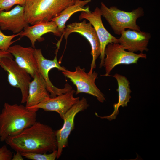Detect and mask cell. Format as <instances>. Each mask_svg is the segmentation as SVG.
<instances>
[{"mask_svg":"<svg viewBox=\"0 0 160 160\" xmlns=\"http://www.w3.org/2000/svg\"><path fill=\"white\" fill-rule=\"evenodd\" d=\"M89 106L87 100L83 97L73 105L65 114L64 123L59 129L55 131L57 143V159L62 154L63 149L68 145V138L74 127V119L79 112L83 111Z\"/></svg>","mask_w":160,"mask_h":160,"instance_id":"obj_10","label":"cell"},{"mask_svg":"<svg viewBox=\"0 0 160 160\" xmlns=\"http://www.w3.org/2000/svg\"><path fill=\"white\" fill-rule=\"evenodd\" d=\"M34 54L37 63L38 72L41 75L45 81L47 90L50 93V97H55L72 89V87L67 83L65 85L64 88H58L52 84L49 79V73L52 69L56 68L62 71L66 70L64 67L61 66L58 61L57 53L53 60H49L44 57L41 49L35 48Z\"/></svg>","mask_w":160,"mask_h":160,"instance_id":"obj_9","label":"cell"},{"mask_svg":"<svg viewBox=\"0 0 160 160\" xmlns=\"http://www.w3.org/2000/svg\"><path fill=\"white\" fill-rule=\"evenodd\" d=\"M91 1V0H78L74 4L66 7L58 16L51 20L55 23L58 30L62 34L66 28V22L73 14L79 12L90 11L89 7L85 6Z\"/></svg>","mask_w":160,"mask_h":160,"instance_id":"obj_19","label":"cell"},{"mask_svg":"<svg viewBox=\"0 0 160 160\" xmlns=\"http://www.w3.org/2000/svg\"><path fill=\"white\" fill-rule=\"evenodd\" d=\"M5 141L21 153H47L57 149L55 131L48 125L37 121L18 135L8 137Z\"/></svg>","mask_w":160,"mask_h":160,"instance_id":"obj_1","label":"cell"},{"mask_svg":"<svg viewBox=\"0 0 160 160\" xmlns=\"http://www.w3.org/2000/svg\"><path fill=\"white\" fill-rule=\"evenodd\" d=\"M28 87L25 107L30 108L38 104L45 99L50 97L45 81L39 72L35 75Z\"/></svg>","mask_w":160,"mask_h":160,"instance_id":"obj_17","label":"cell"},{"mask_svg":"<svg viewBox=\"0 0 160 160\" xmlns=\"http://www.w3.org/2000/svg\"><path fill=\"white\" fill-rule=\"evenodd\" d=\"M111 76L115 78L117 82L118 88L116 91L118 93V102L113 105L114 111L109 116H100L95 113L97 116L102 119H107L110 121L116 118L119 113V109L120 106L123 107L127 106V103L130 101L129 100L131 98L130 94L131 92L130 83L126 77L117 73Z\"/></svg>","mask_w":160,"mask_h":160,"instance_id":"obj_18","label":"cell"},{"mask_svg":"<svg viewBox=\"0 0 160 160\" xmlns=\"http://www.w3.org/2000/svg\"><path fill=\"white\" fill-rule=\"evenodd\" d=\"M21 153L23 156L33 160H55L57 159V150H56L49 154L36 153Z\"/></svg>","mask_w":160,"mask_h":160,"instance_id":"obj_20","label":"cell"},{"mask_svg":"<svg viewBox=\"0 0 160 160\" xmlns=\"http://www.w3.org/2000/svg\"><path fill=\"white\" fill-rule=\"evenodd\" d=\"M0 28V50L7 51L11 45L17 40L12 41L15 37L19 36V33L16 34L7 36L4 34L1 31Z\"/></svg>","mask_w":160,"mask_h":160,"instance_id":"obj_21","label":"cell"},{"mask_svg":"<svg viewBox=\"0 0 160 160\" xmlns=\"http://www.w3.org/2000/svg\"><path fill=\"white\" fill-rule=\"evenodd\" d=\"M79 0H25L24 16L33 25L51 21L65 8Z\"/></svg>","mask_w":160,"mask_h":160,"instance_id":"obj_3","label":"cell"},{"mask_svg":"<svg viewBox=\"0 0 160 160\" xmlns=\"http://www.w3.org/2000/svg\"><path fill=\"white\" fill-rule=\"evenodd\" d=\"M85 71L84 68H82L80 66H77L75 68V71L66 69L62 73L76 86V95L81 93H87L96 97L99 102L103 103L105 100L104 95L95 84L97 73L95 71L87 73Z\"/></svg>","mask_w":160,"mask_h":160,"instance_id":"obj_5","label":"cell"},{"mask_svg":"<svg viewBox=\"0 0 160 160\" xmlns=\"http://www.w3.org/2000/svg\"><path fill=\"white\" fill-rule=\"evenodd\" d=\"M25 18L24 6L17 5L8 11L0 12V28L18 33L29 25Z\"/></svg>","mask_w":160,"mask_h":160,"instance_id":"obj_13","label":"cell"},{"mask_svg":"<svg viewBox=\"0 0 160 160\" xmlns=\"http://www.w3.org/2000/svg\"><path fill=\"white\" fill-rule=\"evenodd\" d=\"M101 16L100 8L96 7L92 12H81L79 16L80 20L84 19L88 20L94 28L97 34L100 44V68L103 66L105 51L107 45L109 43H118V39L112 35L105 28Z\"/></svg>","mask_w":160,"mask_h":160,"instance_id":"obj_11","label":"cell"},{"mask_svg":"<svg viewBox=\"0 0 160 160\" xmlns=\"http://www.w3.org/2000/svg\"><path fill=\"white\" fill-rule=\"evenodd\" d=\"M118 39V43L126 50L135 52L148 51V44L151 37L147 32L138 31L129 29L123 31Z\"/></svg>","mask_w":160,"mask_h":160,"instance_id":"obj_14","label":"cell"},{"mask_svg":"<svg viewBox=\"0 0 160 160\" xmlns=\"http://www.w3.org/2000/svg\"><path fill=\"white\" fill-rule=\"evenodd\" d=\"M38 111L28 109L22 105L5 103L0 113V141L18 135L35 123Z\"/></svg>","mask_w":160,"mask_h":160,"instance_id":"obj_2","label":"cell"},{"mask_svg":"<svg viewBox=\"0 0 160 160\" xmlns=\"http://www.w3.org/2000/svg\"><path fill=\"white\" fill-rule=\"evenodd\" d=\"M3 57H8L13 58L12 55L8 51H4L0 50V58Z\"/></svg>","mask_w":160,"mask_h":160,"instance_id":"obj_24","label":"cell"},{"mask_svg":"<svg viewBox=\"0 0 160 160\" xmlns=\"http://www.w3.org/2000/svg\"><path fill=\"white\" fill-rule=\"evenodd\" d=\"M105 54L103 66L105 73L103 76H109L113 69L118 65L137 64L140 58H147L145 54L126 51L119 43L108 44L105 48Z\"/></svg>","mask_w":160,"mask_h":160,"instance_id":"obj_6","label":"cell"},{"mask_svg":"<svg viewBox=\"0 0 160 160\" xmlns=\"http://www.w3.org/2000/svg\"><path fill=\"white\" fill-rule=\"evenodd\" d=\"M100 9L102 16L105 19L115 34L120 35L127 28L141 31L136 21L144 15L143 9L142 7H139L131 12H127L120 10L115 6L108 7L101 2Z\"/></svg>","mask_w":160,"mask_h":160,"instance_id":"obj_4","label":"cell"},{"mask_svg":"<svg viewBox=\"0 0 160 160\" xmlns=\"http://www.w3.org/2000/svg\"><path fill=\"white\" fill-rule=\"evenodd\" d=\"M35 48L24 47L19 44L11 46L7 51L15 58V61L20 67L26 70L33 78L38 72L37 62L34 52Z\"/></svg>","mask_w":160,"mask_h":160,"instance_id":"obj_15","label":"cell"},{"mask_svg":"<svg viewBox=\"0 0 160 160\" xmlns=\"http://www.w3.org/2000/svg\"><path fill=\"white\" fill-rule=\"evenodd\" d=\"M12 156V152L6 145L0 148V160H11Z\"/></svg>","mask_w":160,"mask_h":160,"instance_id":"obj_23","label":"cell"},{"mask_svg":"<svg viewBox=\"0 0 160 160\" xmlns=\"http://www.w3.org/2000/svg\"><path fill=\"white\" fill-rule=\"evenodd\" d=\"M0 66L7 72L8 81L12 87L19 89L22 94L21 103H26L31 76L13 60L8 57L0 58Z\"/></svg>","mask_w":160,"mask_h":160,"instance_id":"obj_8","label":"cell"},{"mask_svg":"<svg viewBox=\"0 0 160 160\" xmlns=\"http://www.w3.org/2000/svg\"><path fill=\"white\" fill-rule=\"evenodd\" d=\"M25 0H0V12L8 11L15 5L24 6Z\"/></svg>","mask_w":160,"mask_h":160,"instance_id":"obj_22","label":"cell"},{"mask_svg":"<svg viewBox=\"0 0 160 160\" xmlns=\"http://www.w3.org/2000/svg\"><path fill=\"white\" fill-rule=\"evenodd\" d=\"M75 92L72 89L55 97L46 98L37 105L28 109L38 110L41 109L46 111L55 112L63 119L65 113L80 100L79 97H74Z\"/></svg>","mask_w":160,"mask_h":160,"instance_id":"obj_12","label":"cell"},{"mask_svg":"<svg viewBox=\"0 0 160 160\" xmlns=\"http://www.w3.org/2000/svg\"><path fill=\"white\" fill-rule=\"evenodd\" d=\"M76 33L83 36L88 40L91 48V54L92 60L90 70L89 72L92 73L96 68V61L100 55V44L95 31L89 23H87L85 20L80 22L72 23L67 25L64 32L62 34L61 38L58 42L57 46L60 47L63 36L67 40L72 33Z\"/></svg>","mask_w":160,"mask_h":160,"instance_id":"obj_7","label":"cell"},{"mask_svg":"<svg viewBox=\"0 0 160 160\" xmlns=\"http://www.w3.org/2000/svg\"><path fill=\"white\" fill-rule=\"evenodd\" d=\"M52 33L57 36H61L62 33L58 30L55 23L52 20L41 22L25 28L19 33L20 37L25 36L30 40L31 47L35 48L36 41L41 42L44 40L41 37L44 34Z\"/></svg>","mask_w":160,"mask_h":160,"instance_id":"obj_16","label":"cell"},{"mask_svg":"<svg viewBox=\"0 0 160 160\" xmlns=\"http://www.w3.org/2000/svg\"><path fill=\"white\" fill-rule=\"evenodd\" d=\"M21 153L18 151H16V153L14 154L12 156V160H23Z\"/></svg>","mask_w":160,"mask_h":160,"instance_id":"obj_25","label":"cell"}]
</instances>
